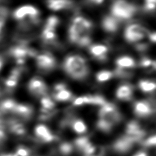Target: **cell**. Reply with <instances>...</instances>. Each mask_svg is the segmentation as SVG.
<instances>
[{
  "label": "cell",
  "instance_id": "15",
  "mask_svg": "<svg viewBox=\"0 0 156 156\" xmlns=\"http://www.w3.org/2000/svg\"><path fill=\"white\" fill-rule=\"evenodd\" d=\"M72 129L77 134L82 135L87 132V126L82 120L80 119H74L71 121Z\"/></svg>",
  "mask_w": 156,
  "mask_h": 156
},
{
  "label": "cell",
  "instance_id": "12",
  "mask_svg": "<svg viewBox=\"0 0 156 156\" xmlns=\"http://www.w3.org/2000/svg\"><path fill=\"white\" fill-rule=\"evenodd\" d=\"M38 15V10L32 5H24L19 8L15 12V16L16 19H23L26 16L35 17Z\"/></svg>",
  "mask_w": 156,
  "mask_h": 156
},
{
  "label": "cell",
  "instance_id": "14",
  "mask_svg": "<svg viewBox=\"0 0 156 156\" xmlns=\"http://www.w3.org/2000/svg\"><path fill=\"white\" fill-rule=\"evenodd\" d=\"M48 6L53 10L65 9L72 6L70 0H48Z\"/></svg>",
  "mask_w": 156,
  "mask_h": 156
},
{
  "label": "cell",
  "instance_id": "22",
  "mask_svg": "<svg viewBox=\"0 0 156 156\" xmlns=\"http://www.w3.org/2000/svg\"><path fill=\"white\" fill-rule=\"evenodd\" d=\"M10 130L13 134L18 136H21L26 133V129H25L23 125L20 123L14 124L12 127L10 128Z\"/></svg>",
  "mask_w": 156,
  "mask_h": 156
},
{
  "label": "cell",
  "instance_id": "18",
  "mask_svg": "<svg viewBox=\"0 0 156 156\" xmlns=\"http://www.w3.org/2000/svg\"><path fill=\"white\" fill-rule=\"evenodd\" d=\"M139 88L144 93H151L156 90V83L149 80H141L139 82Z\"/></svg>",
  "mask_w": 156,
  "mask_h": 156
},
{
  "label": "cell",
  "instance_id": "13",
  "mask_svg": "<svg viewBox=\"0 0 156 156\" xmlns=\"http://www.w3.org/2000/svg\"><path fill=\"white\" fill-rule=\"evenodd\" d=\"M120 21L115 16L108 15L105 16L102 21V27L108 32H115L119 30Z\"/></svg>",
  "mask_w": 156,
  "mask_h": 156
},
{
  "label": "cell",
  "instance_id": "26",
  "mask_svg": "<svg viewBox=\"0 0 156 156\" xmlns=\"http://www.w3.org/2000/svg\"><path fill=\"white\" fill-rule=\"evenodd\" d=\"M113 73L114 76L119 78H129L132 76V72L125 71L124 69L119 67H117L115 71V73Z\"/></svg>",
  "mask_w": 156,
  "mask_h": 156
},
{
  "label": "cell",
  "instance_id": "10",
  "mask_svg": "<svg viewBox=\"0 0 156 156\" xmlns=\"http://www.w3.org/2000/svg\"><path fill=\"white\" fill-rule=\"evenodd\" d=\"M116 97L122 101H129L132 99L133 86L129 83H124L119 86L116 93Z\"/></svg>",
  "mask_w": 156,
  "mask_h": 156
},
{
  "label": "cell",
  "instance_id": "25",
  "mask_svg": "<svg viewBox=\"0 0 156 156\" xmlns=\"http://www.w3.org/2000/svg\"><path fill=\"white\" fill-rule=\"evenodd\" d=\"M41 104L43 105L44 110L49 111L52 110L53 108L55 107V104L54 102L52 101V100L49 98V97H43L41 100Z\"/></svg>",
  "mask_w": 156,
  "mask_h": 156
},
{
  "label": "cell",
  "instance_id": "16",
  "mask_svg": "<svg viewBox=\"0 0 156 156\" xmlns=\"http://www.w3.org/2000/svg\"><path fill=\"white\" fill-rule=\"evenodd\" d=\"M89 51L94 58L97 59L99 57L107 55L106 54L108 51V49L106 46L103 44H93L89 47Z\"/></svg>",
  "mask_w": 156,
  "mask_h": 156
},
{
  "label": "cell",
  "instance_id": "33",
  "mask_svg": "<svg viewBox=\"0 0 156 156\" xmlns=\"http://www.w3.org/2000/svg\"><path fill=\"white\" fill-rule=\"evenodd\" d=\"M152 63H153V61L149 59V58H144L141 60L140 65L142 66H144V67H147V66H149L150 65H151Z\"/></svg>",
  "mask_w": 156,
  "mask_h": 156
},
{
  "label": "cell",
  "instance_id": "39",
  "mask_svg": "<svg viewBox=\"0 0 156 156\" xmlns=\"http://www.w3.org/2000/svg\"><path fill=\"white\" fill-rule=\"evenodd\" d=\"M133 156H148L144 151H139L133 155Z\"/></svg>",
  "mask_w": 156,
  "mask_h": 156
},
{
  "label": "cell",
  "instance_id": "19",
  "mask_svg": "<svg viewBox=\"0 0 156 156\" xmlns=\"http://www.w3.org/2000/svg\"><path fill=\"white\" fill-rule=\"evenodd\" d=\"M73 94L66 89L58 91L54 94V99L58 101H68L73 99Z\"/></svg>",
  "mask_w": 156,
  "mask_h": 156
},
{
  "label": "cell",
  "instance_id": "1",
  "mask_svg": "<svg viewBox=\"0 0 156 156\" xmlns=\"http://www.w3.org/2000/svg\"><path fill=\"white\" fill-rule=\"evenodd\" d=\"M63 69L74 80H81L88 77L89 68L86 60L80 55H70L64 61Z\"/></svg>",
  "mask_w": 156,
  "mask_h": 156
},
{
  "label": "cell",
  "instance_id": "37",
  "mask_svg": "<svg viewBox=\"0 0 156 156\" xmlns=\"http://www.w3.org/2000/svg\"><path fill=\"white\" fill-rule=\"evenodd\" d=\"M86 2L88 3V4H101L104 2V0H86Z\"/></svg>",
  "mask_w": 156,
  "mask_h": 156
},
{
  "label": "cell",
  "instance_id": "21",
  "mask_svg": "<svg viewBox=\"0 0 156 156\" xmlns=\"http://www.w3.org/2000/svg\"><path fill=\"white\" fill-rule=\"evenodd\" d=\"M59 151L61 154L64 155H68L71 154L72 151H73V144L69 143H63L60 144Z\"/></svg>",
  "mask_w": 156,
  "mask_h": 156
},
{
  "label": "cell",
  "instance_id": "9",
  "mask_svg": "<svg viewBox=\"0 0 156 156\" xmlns=\"http://www.w3.org/2000/svg\"><path fill=\"white\" fill-rule=\"evenodd\" d=\"M37 63L39 67L46 71H51L56 65L55 58L50 54L39 55L37 58Z\"/></svg>",
  "mask_w": 156,
  "mask_h": 156
},
{
  "label": "cell",
  "instance_id": "23",
  "mask_svg": "<svg viewBox=\"0 0 156 156\" xmlns=\"http://www.w3.org/2000/svg\"><path fill=\"white\" fill-rule=\"evenodd\" d=\"M89 97H90V104H89L101 105V106H103V105L107 103L105 101L104 97L101 95L96 94V95H89Z\"/></svg>",
  "mask_w": 156,
  "mask_h": 156
},
{
  "label": "cell",
  "instance_id": "20",
  "mask_svg": "<svg viewBox=\"0 0 156 156\" xmlns=\"http://www.w3.org/2000/svg\"><path fill=\"white\" fill-rule=\"evenodd\" d=\"M114 76L112 72L109 71H99L96 75V79L99 82H104L110 80Z\"/></svg>",
  "mask_w": 156,
  "mask_h": 156
},
{
  "label": "cell",
  "instance_id": "31",
  "mask_svg": "<svg viewBox=\"0 0 156 156\" xmlns=\"http://www.w3.org/2000/svg\"><path fill=\"white\" fill-rule=\"evenodd\" d=\"M143 144L145 147H156V133L153 134L143 141Z\"/></svg>",
  "mask_w": 156,
  "mask_h": 156
},
{
  "label": "cell",
  "instance_id": "27",
  "mask_svg": "<svg viewBox=\"0 0 156 156\" xmlns=\"http://www.w3.org/2000/svg\"><path fill=\"white\" fill-rule=\"evenodd\" d=\"M97 127H98L99 129L103 131V132H108L112 129L113 125L109 123V122H108L107 121L99 119L98 122H97Z\"/></svg>",
  "mask_w": 156,
  "mask_h": 156
},
{
  "label": "cell",
  "instance_id": "24",
  "mask_svg": "<svg viewBox=\"0 0 156 156\" xmlns=\"http://www.w3.org/2000/svg\"><path fill=\"white\" fill-rule=\"evenodd\" d=\"M55 29H52L51 27H45L44 28L43 33V36L44 37V39L45 41H54L55 38V34L54 32Z\"/></svg>",
  "mask_w": 156,
  "mask_h": 156
},
{
  "label": "cell",
  "instance_id": "7",
  "mask_svg": "<svg viewBox=\"0 0 156 156\" xmlns=\"http://www.w3.org/2000/svg\"><path fill=\"white\" fill-rule=\"evenodd\" d=\"M135 115L138 117H147L154 112L151 104L148 101H139L135 103L133 105Z\"/></svg>",
  "mask_w": 156,
  "mask_h": 156
},
{
  "label": "cell",
  "instance_id": "41",
  "mask_svg": "<svg viewBox=\"0 0 156 156\" xmlns=\"http://www.w3.org/2000/svg\"><path fill=\"white\" fill-rule=\"evenodd\" d=\"M87 156H93V155H87Z\"/></svg>",
  "mask_w": 156,
  "mask_h": 156
},
{
  "label": "cell",
  "instance_id": "2",
  "mask_svg": "<svg viewBox=\"0 0 156 156\" xmlns=\"http://www.w3.org/2000/svg\"><path fill=\"white\" fill-rule=\"evenodd\" d=\"M93 27L92 23L82 16H76L73 19L69 27V40L73 43L77 44L80 38L84 34H89Z\"/></svg>",
  "mask_w": 156,
  "mask_h": 156
},
{
  "label": "cell",
  "instance_id": "34",
  "mask_svg": "<svg viewBox=\"0 0 156 156\" xmlns=\"http://www.w3.org/2000/svg\"><path fill=\"white\" fill-rule=\"evenodd\" d=\"M66 86L65 84V83H58V84L55 86V90L58 92V91L65 90V89H66Z\"/></svg>",
  "mask_w": 156,
  "mask_h": 156
},
{
  "label": "cell",
  "instance_id": "4",
  "mask_svg": "<svg viewBox=\"0 0 156 156\" xmlns=\"http://www.w3.org/2000/svg\"><path fill=\"white\" fill-rule=\"evenodd\" d=\"M99 116L100 119L107 121L112 125L118 123L121 120V115L116 107L110 103H106L101 106Z\"/></svg>",
  "mask_w": 156,
  "mask_h": 156
},
{
  "label": "cell",
  "instance_id": "29",
  "mask_svg": "<svg viewBox=\"0 0 156 156\" xmlns=\"http://www.w3.org/2000/svg\"><path fill=\"white\" fill-rule=\"evenodd\" d=\"M73 104L74 105H77V106L84 104H90V97L89 95H86L78 97L74 100Z\"/></svg>",
  "mask_w": 156,
  "mask_h": 156
},
{
  "label": "cell",
  "instance_id": "6",
  "mask_svg": "<svg viewBox=\"0 0 156 156\" xmlns=\"http://www.w3.org/2000/svg\"><path fill=\"white\" fill-rule=\"evenodd\" d=\"M34 134L39 140L44 143H51L55 138L49 127L43 124H39L35 127Z\"/></svg>",
  "mask_w": 156,
  "mask_h": 156
},
{
  "label": "cell",
  "instance_id": "35",
  "mask_svg": "<svg viewBox=\"0 0 156 156\" xmlns=\"http://www.w3.org/2000/svg\"><path fill=\"white\" fill-rule=\"evenodd\" d=\"M136 47L138 51H145V50L147 49L148 45H147V44H136Z\"/></svg>",
  "mask_w": 156,
  "mask_h": 156
},
{
  "label": "cell",
  "instance_id": "32",
  "mask_svg": "<svg viewBox=\"0 0 156 156\" xmlns=\"http://www.w3.org/2000/svg\"><path fill=\"white\" fill-rule=\"evenodd\" d=\"M58 23H59V19L56 16H50L47 22V27H51L52 29H55Z\"/></svg>",
  "mask_w": 156,
  "mask_h": 156
},
{
  "label": "cell",
  "instance_id": "28",
  "mask_svg": "<svg viewBox=\"0 0 156 156\" xmlns=\"http://www.w3.org/2000/svg\"><path fill=\"white\" fill-rule=\"evenodd\" d=\"M91 43V38L90 37V34H84L77 41V44L80 47H87Z\"/></svg>",
  "mask_w": 156,
  "mask_h": 156
},
{
  "label": "cell",
  "instance_id": "38",
  "mask_svg": "<svg viewBox=\"0 0 156 156\" xmlns=\"http://www.w3.org/2000/svg\"><path fill=\"white\" fill-rule=\"evenodd\" d=\"M149 37L150 40H151V41L156 43V32L151 33V34H149Z\"/></svg>",
  "mask_w": 156,
  "mask_h": 156
},
{
  "label": "cell",
  "instance_id": "11",
  "mask_svg": "<svg viewBox=\"0 0 156 156\" xmlns=\"http://www.w3.org/2000/svg\"><path fill=\"white\" fill-rule=\"evenodd\" d=\"M30 90L32 93L37 95H44L47 91V87L43 80L40 78H34L29 84Z\"/></svg>",
  "mask_w": 156,
  "mask_h": 156
},
{
  "label": "cell",
  "instance_id": "3",
  "mask_svg": "<svg viewBox=\"0 0 156 156\" xmlns=\"http://www.w3.org/2000/svg\"><path fill=\"white\" fill-rule=\"evenodd\" d=\"M113 16L120 21L127 20L137 12V7L125 0H116L111 8Z\"/></svg>",
  "mask_w": 156,
  "mask_h": 156
},
{
  "label": "cell",
  "instance_id": "40",
  "mask_svg": "<svg viewBox=\"0 0 156 156\" xmlns=\"http://www.w3.org/2000/svg\"><path fill=\"white\" fill-rule=\"evenodd\" d=\"M1 67H2V62L1 60H0V69H1Z\"/></svg>",
  "mask_w": 156,
  "mask_h": 156
},
{
  "label": "cell",
  "instance_id": "36",
  "mask_svg": "<svg viewBox=\"0 0 156 156\" xmlns=\"http://www.w3.org/2000/svg\"><path fill=\"white\" fill-rule=\"evenodd\" d=\"M5 140V133L4 132V131L0 129V145L4 144Z\"/></svg>",
  "mask_w": 156,
  "mask_h": 156
},
{
  "label": "cell",
  "instance_id": "17",
  "mask_svg": "<svg viewBox=\"0 0 156 156\" xmlns=\"http://www.w3.org/2000/svg\"><path fill=\"white\" fill-rule=\"evenodd\" d=\"M116 64L119 68H132L136 66L135 60L129 56H122L116 60Z\"/></svg>",
  "mask_w": 156,
  "mask_h": 156
},
{
  "label": "cell",
  "instance_id": "5",
  "mask_svg": "<svg viewBox=\"0 0 156 156\" xmlns=\"http://www.w3.org/2000/svg\"><path fill=\"white\" fill-rule=\"evenodd\" d=\"M148 34L145 27L140 24H131L125 29V38L129 43H133L143 39Z\"/></svg>",
  "mask_w": 156,
  "mask_h": 156
},
{
  "label": "cell",
  "instance_id": "30",
  "mask_svg": "<svg viewBox=\"0 0 156 156\" xmlns=\"http://www.w3.org/2000/svg\"><path fill=\"white\" fill-rule=\"evenodd\" d=\"M16 156H30V150L27 147L20 146L16 149L15 152Z\"/></svg>",
  "mask_w": 156,
  "mask_h": 156
},
{
  "label": "cell",
  "instance_id": "8",
  "mask_svg": "<svg viewBox=\"0 0 156 156\" xmlns=\"http://www.w3.org/2000/svg\"><path fill=\"white\" fill-rule=\"evenodd\" d=\"M135 143L136 141L133 139L126 135L118 139L115 142V143L114 144V149L117 152L124 154V153L129 151L132 148L133 144Z\"/></svg>",
  "mask_w": 156,
  "mask_h": 156
}]
</instances>
